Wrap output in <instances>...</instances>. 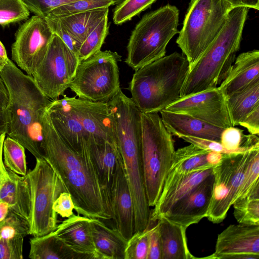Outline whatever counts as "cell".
I'll return each instance as SVG.
<instances>
[{
	"mask_svg": "<svg viewBox=\"0 0 259 259\" xmlns=\"http://www.w3.org/2000/svg\"><path fill=\"white\" fill-rule=\"evenodd\" d=\"M79 63L78 56L54 34L45 56L31 76L42 93L56 100L69 88Z\"/></svg>",
	"mask_w": 259,
	"mask_h": 259,
	"instance_id": "10",
	"label": "cell"
},
{
	"mask_svg": "<svg viewBox=\"0 0 259 259\" xmlns=\"http://www.w3.org/2000/svg\"><path fill=\"white\" fill-rule=\"evenodd\" d=\"M164 109L186 114L221 128L232 126L226 96L219 87L181 98Z\"/></svg>",
	"mask_w": 259,
	"mask_h": 259,
	"instance_id": "13",
	"label": "cell"
},
{
	"mask_svg": "<svg viewBox=\"0 0 259 259\" xmlns=\"http://www.w3.org/2000/svg\"><path fill=\"white\" fill-rule=\"evenodd\" d=\"M53 208L62 218H68L73 214L74 204L70 194L66 191L61 193L55 201Z\"/></svg>",
	"mask_w": 259,
	"mask_h": 259,
	"instance_id": "44",
	"label": "cell"
},
{
	"mask_svg": "<svg viewBox=\"0 0 259 259\" xmlns=\"http://www.w3.org/2000/svg\"><path fill=\"white\" fill-rule=\"evenodd\" d=\"M9 116L7 109H0V135L6 134L9 130Z\"/></svg>",
	"mask_w": 259,
	"mask_h": 259,
	"instance_id": "47",
	"label": "cell"
},
{
	"mask_svg": "<svg viewBox=\"0 0 259 259\" xmlns=\"http://www.w3.org/2000/svg\"><path fill=\"white\" fill-rule=\"evenodd\" d=\"M29 11L46 18L54 9L63 5L62 0H22Z\"/></svg>",
	"mask_w": 259,
	"mask_h": 259,
	"instance_id": "41",
	"label": "cell"
},
{
	"mask_svg": "<svg viewBox=\"0 0 259 259\" xmlns=\"http://www.w3.org/2000/svg\"><path fill=\"white\" fill-rule=\"evenodd\" d=\"M233 8L245 7L258 10L259 9V0H227Z\"/></svg>",
	"mask_w": 259,
	"mask_h": 259,
	"instance_id": "46",
	"label": "cell"
},
{
	"mask_svg": "<svg viewBox=\"0 0 259 259\" xmlns=\"http://www.w3.org/2000/svg\"><path fill=\"white\" fill-rule=\"evenodd\" d=\"M156 0H123L116 7L113 20L116 25L121 24L147 9Z\"/></svg>",
	"mask_w": 259,
	"mask_h": 259,
	"instance_id": "37",
	"label": "cell"
},
{
	"mask_svg": "<svg viewBox=\"0 0 259 259\" xmlns=\"http://www.w3.org/2000/svg\"><path fill=\"white\" fill-rule=\"evenodd\" d=\"M236 155L223 154L213 167L214 181L206 217L214 224L225 219L242 183L243 172L234 167Z\"/></svg>",
	"mask_w": 259,
	"mask_h": 259,
	"instance_id": "12",
	"label": "cell"
},
{
	"mask_svg": "<svg viewBox=\"0 0 259 259\" xmlns=\"http://www.w3.org/2000/svg\"><path fill=\"white\" fill-rule=\"evenodd\" d=\"M259 79V51L253 50L239 55L227 76L219 86L228 97Z\"/></svg>",
	"mask_w": 259,
	"mask_h": 259,
	"instance_id": "23",
	"label": "cell"
},
{
	"mask_svg": "<svg viewBox=\"0 0 259 259\" xmlns=\"http://www.w3.org/2000/svg\"><path fill=\"white\" fill-rule=\"evenodd\" d=\"M90 224L97 259H124L127 241L118 230L97 219L90 218Z\"/></svg>",
	"mask_w": 259,
	"mask_h": 259,
	"instance_id": "24",
	"label": "cell"
},
{
	"mask_svg": "<svg viewBox=\"0 0 259 259\" xmlns=\"http://www.w3.org/2000/svg\"><path fill=\"white\" fill-rule=\"evenodd\" d=\"M150 226L134 232L127 241L124 259H147Z\"/></svg>",
	"mask_w": 259,
	"mask_h": 259,
	"instance_id": "38",
	"label": "cell"
},
{
	"mask_svg": "<svg viewBox=\"0 0 259 259\" xmlns=\"http://www.w3.org/2000/svg\"><path fill=\"white\" fill-rule=\"evenodd\" d=\"M29 12L22 0H0V26L26 20Z\"/></svg>",
	"mask_w": 259,
	"mask_h": 259,
	"instance_id": "36",
	"label": "cell"
},
{
	"mask_svg": "<svg viewBox=\"0 0 259 259\" xmlns=\"http://www.w3.org/2000/svg\"><path fill=\"white\" fill-rule=\"evenodd\" d=\"M11 209L10 205L6 202H0V222L3 221Z\"/></svg>",
	"mask_w": 259,
	"mask_h": 259,
	"instance_id": "51",
	"label": "cell"
},
{
	"mask_svg": "<svg viewBox=\"0 0 259 259\" xmlns=\"http://www.w3.org/2000/svg\"><path fill=\"white\" fill-rule=\"evenodd\" d=\"M0 76L9 94L8 136L35 158H44L42 121L52 100L42 93L32 76L25 74L11 60L0 69Z\"/></svg>",
	"mask_w": 259,
	"mask_h": 259,
	"instance_id": "2",
	"label": "cell"
},
{
	"mask_svg": "<svg viewBox=\"0 0 259 259\" xmlns=\"http://www.w3.org/2000/svg\"><path fill=\"white\" fill-rule=\"evenodd\" d=\"M30 230L29 221L11 209L6 218L0 222V239H24L30 235Z\"/></svg>",
	"mask_w": 259,
	"mask_h": 259,
	"instance_id": "33",
	"label": "cell"
},
{
	"mask_svg": "<svg viewBox=\"0 0 259 259\" xmlns=\"http://www.w3.org/2000/svg\"><path fill=\"white\" fill-rule=\"evenodd\" d=\"M28 257L32 259H76L81 256L67 247L53 232L30 240Z\"/></svg>",
	"mask_w": 259,
	"mask_h": 259,
	"instance_id": "30",
	"label": "cell"
},
{
	"mask_svg": "<svg viewBox=\"0 0 259 259\" xmlns=\"http://www.w3.org/2000/svg\"><path fill=\"white\" fill-rule=\"evenodd\" d=\"M223 154L219 152L210 151L206 156V159L208 163L215 166L222 160Z\"/></svg>",
	"mask_w": 259,
	"mask_h": 259,
	"instance_id": "48",
	"label": "cell"
},
{
	"mask_svg": "<svg viewBox=\"0 0 259 259\" xmlns=\"http://www.w3.org/2000/svg\"><path fill=\"white\" fill-rule=\"evenodd\" d=\"M53 33L58 35L77 56L81 44L77 42L61 24L59 19L54 17L45 18Z\"/></svg>",
	"mask_w": 259,
	"mask_h": 259,
	"instance_id": "40",
	"label": "cell"
},
{
	"mask_svg": "<svg viewBox=\"0 0 259 259\" xmlns=\"http://www.w3.org/2000/svg\"><path fill=\"white\" fill-rule=\"evenodd\" d=\"M159 112L165 127L172 135L179 138L194 137L220 141L223 128L209 124L184 113L165 109Z\"/></svg>",
	"mask_w": 259,
	"mask_h": 259,
	"instance_id": "22",
	"label": "cell"
},
{
	"mask_svg": "<svg viewBox=\"0 0 259 259\" xmlns=\"http://www.w3.org/2000/svg\"><path fill=\"white\" fill-rule=\"evenodd\" d=\"M257 185H259V148L254 149L251 152L236 200L247 195Z\"/></svg>",
	"mask_w": 259,
	"mask_h": 259,
	"instance_id": "39",
	"label": "cell"
},
{
	"mask_svg": "<svg viewBox=\"0 0 259 259\" xmlns=\"http://www.w3.org/2000/svg\"><path fill=\"white\" fill-rule=\"evenodd\" d=\"M116 229L127 241L134 233V205L122 158L119 160L109 186Z\"/></svg>",
	"mask_w": 259,
	"mask_h": 259,
	"instance_id": "16",
	"label": "cell"
},
{
	"mask_svg": "<svg viewBox=\"0 0 259 259\" xmlns=\"http://www.w3.org/2000/svg\"><path fill=\"white\" fill-rule=\"evenodd\" d=\"M92 159L100 177L108 189L121 155L116 143L104 141L89 143Z\"/></svg>",
	"mask_w": 259,
	"mask_h": 259,
	"instance_id": "27",
	"label": "cell"
},
{
	"mask_svg": "<svg viewBox=\"0 0 259 259\" xmlns=\"http://www.w3.org/2000/svg\"><path fill=\"white\" fill-rule=\"evenodd\" d=\"M23 240L0 239V259L22 258Z\"/></svg>",
	"mask_w": 259,
	"mask_h": 259,
	"instance_id": "42",
	"label": "cell"
},
{
	"mask_svg": "<svg viewBox=\"0 0 259 259\" xmlns=\"http://www.w3.org/2000/svg\"><path fill=\"white\" fill-rule=\"evenodd\" d=\"M114 4L115 0H73L54 9L47 17H59L98 9L109 8Z\"/></svg>",
	"mask_w": 259,
	"mask_h": 259,
	"instance_id": "35",
	"label": "cell"
},
{
	"mask_svg": "<svg viewBox=\"0 0 259 259\" xmlns=\"http://www.w3.org/2000/svg\"><path fill=\"white\" fill-rule=\"evenodd\" d=\"M208 259H259V225L232 224L218 234Z\"/></svg>",
	"mask_w": 259,
	"mask_h": 259,
	"instance_id": "14",
	"label": "cell"
},
{
	"mask_svg": "<svg viewBox=\"0 0 259 259\" xmlns=\"http://www.w3.org/2000/svg\"><path fill=\"white\" fill-rule=\"evenodd\" d=\"M35 159L34 167L25 177L30 194V235L38 237L56 229L57 214L53 204L60 194L66 190L50 164L43 158Z\"/></svg>",
	"mask_w": 259,
	"mask_h": 259,
	"instance_id": "9",
	"label": "cell"
},
{
	"mask_svg": "<svg viewBox=\"0 0 259 259\" xmlns=\"http://www.w3.org/2000/svg\"><path fill=\"white\" fill-rule=\"evenodd\" d=\"M232 205L234 217L239 224L259 225V185L245 196L237 199Z\"/></svg>",
	"mask_w": 259,
	"mask_h": 259,
	"instance_id": "31",
	"label": "cell"
},
{
	"mask_svg": "<svg viewBox=\"0 0 259 259\" xmlns=\"http://www.w3.org/2000/svg\"><path fill=\"white\" fill-rule=\"evenodd\" d=\"M3 161L11 171L22 176H26L27 166L25 148L9 136L5 138L3 149Z\"/></svg>",
	"mask_w": 259,
	"mask_h": 259,
	"instance_id": "32",
	"label": "cell"
},
{
	"mask_svg": "<svg viewBox=\"0 0 259 259\" xmlns=\"http://www.w3.org/2000/svg\"><path fill=\"white\" fill-rule=\"evenodd\" d=\"M108 12L109 8H102L56 18L74 39L81 45Z\"/></svg>",
	"mask_w": 259,
	"mask_h": 259,
	"instance_id": "28",
	"label": "cell"
},
{
	"mask_svg": "<svg viewBox=\"0 0 259 259\" xmlns=\"http://www.w3.org/2000/svg\"><path fill=\"white\" fill-rule=\"evenodd\" d=\"M121 58L116 52L100 50L79 61L69 88L80 99L107 103L120 89Z\"/></svg>",
	"mask_w": 259,
	"mask_h": 259,
	"instance_id": "8",
	"label": "cell"
},
{
	"mask_svg": "<svg viewBox=\"0 0 259 259\" xmlns=\"http://www.w3.org/2000/svg\"><path fill=\"white\" fill-rule=\"evenodd\" d=\"M47 111L55 129L67 144L77 150L88 144V135L64 97L52 101Z\"/></svg>",
	"mask_w": 259,
	"mask_h": 259,
	"instance_id": "20",
	"label": "cell"
},
{
	"mask_svg": "<svg viewBox=\"0 0 259 259\" xmlns=\"http://www.w3.org/2000/svg\"><path fill=\"white\" fill-rule=\"evenodd\" d=\"M189 63L177 52L135 70L128 90L141 113H158L181 98Z\"/></svg>",
	"mask_w": 259,
	"mask_h": 259,
	"instance_id": "3",
	"label": "cell"
},
{
	"mask_svg": "<svg viewBox=\"0 0 259 259\" xmlns=\"http://www.w3.org/2000/svg\"><path fill=\"white\" fill-rule=\"evenodd\" d=\"M212 174L213 168H211L165 181L161 194L151 211L150 221H157L177 201Z\"/></svg>",
	"mask_w": 259,
	"mask_h": 259,
	"instance_id": "21",
	"label": "cell"
},
{
	"mask_svg": "<svg viewBox=\"0 0 259 259\" xmlns=\"http://www.w3.org/2000/svg\"><path fill=\"white\" fill-rule=\"evenodd\" d=\"M249 9L239 7L230 10L222 30L189 69L181 98L218 87L225 79L239 49Z\"/></svg>",
	"mask_w": 259,
	"mask_h": 259,
	"instance_id": "4",
	"label": "cell"
},
{
	"mask_svg": "<svg viewBox=\"0 0 259 259\" xmlns=\"http://www.w3.org/2000/svg\"><path fill=\"white\" fill-rule=\"evenodd\" d=\"M226 98L232 126L238 125L247 115L259 104V79Z\"/></svg>",
	"mask_w": 259,
	"mask_h": 259,
	"instance_id": "29",
	"label": "cell"
},
{
	"mask_svg": "<svg viewBox=\"0 0 259 259\" xmlns=\"http://www.w3.org/2000/svg\"><path fill=\"white\" fill-rule=\"evenodd\" d=\"M141 126L144 182L150 207L161 194L175 149L172 135L158 113H141Z\"/></svg>",
	"mask_w": 259,
	"mask_h": 259,
	"instance_id": "7",
	"label": "cell"
},
{
	"mask_svg": "<svg viewBox=\"0 0 259 259\" xmlns=\"http://www.w3.org/2000/svg\"><path fill=\"white\" fill-rule=\"evenodd\" d=\"M239 125L246 128L251 135H259V104L257 105Z\"/></svg>",
	"mask_w": 259,
	"mask_h": 259,
	"instance_id": "45",
	"label": "cell"
},
{
	"mask_svg": "<svg viewBox=\"0 0 259 259\" xmlns=\"http://www.w3.org/2000/svg\"><path fill=\"white\" fill-rule=\"evenodd\" d=\"M213 181L212 174L177 201L161 217L186 228L199 223L207 216Z\"/></svg>",
	"mask_w": 259,
	"mask_h": 259,
	"instance_id": "17",
	"label": "cell"
},
{
	"mask_svg": "<svg viewBox=\"0 0 259 259\" xmlns=\"http://www.w3.org/2000/svg\"><path fill=\"white\" fill-rule=\"evenodd\" d=\"M123 0H115V4H117V3L119 4Z\"/></svg>",
	"mask_w": 259,
	"mask_h": 259,
	"instance_id": "52",
	"label": "cell"
},
{
	"mask_svg": "<svg viewBox=\"0 0 259 259\" xmlns=\"http://www.w3.org/2000/svg\"><path fill=\"white\" fill-rule=\"evenodd\" d=\"M209 152L192 144L175 150L165 180L213 168L206 159Z\"/></svg>",
	"mask_w": 259,
	"mask_h": 259,
	"instance_id": "26",
	"label": "cell"
},
{
	"mask_svg": "<svg viewBox=\"0 0 259 259\" xmlns=\"http://www.w3.org/2000/svg\"><path fill=\"white\" fill-rule=\"evenodd\" d=\"M10 60L7 54L6 49L0 41V69L6 65Z\"/></svg>",
	"mask_w": 259,
	"mask_h": 259,
	"instance_id": "50",
	"label": "cell"
},
{
	"mask_svg": "<svg viewBox=\"0 0 259 259\" xmlns=\"http://www.w3.org/2000/svg\"><path fill=\"white\" fill-rule=\"evenodd\" d=\"M161 244V259L197 258L189 249L187 228L176 224L163 217L157 220Z\"/></svg>",
	"mask_w": 259,
	"mask_h": 259,
	"instance_id": "25",
	"label": "cell"
},
{
	"mask_svg": "<svg viewBox=\"0 0 259 259\" xmlns=\"http://www.w3.org/2000/svg\"><path fill=\"white\" fill-rule=\"evenodd\" d=\"M147 259H161V244L158 221H150Z\"/></svg>",
	"mask_w": 259,
	"mask_h": 259,
	"instance_id": "43",
	"label": "cell"
},
{
	"mask_svg": "<svg viewBox=\"0 0 259 259\" xmlns=\"http://www.w3.org/2000/svg\"><path fill=\"white\" fill-rule=\"evenodd\" d=\"M54 34L45 18L32 16L16 32L11 48L12 60L31 76L45 56Z\"/></svg>",
	"mask_w": 259,
	"mask_h": 259,
	"instance_id": "11",
	"label": "cell"
},
{
	"mask_svg": "<svg viewBox=\"0 0 259 259\" xmlns=\"http://www.w3.org/2000/svg\"><path fill=\"white\" fill-rule=\"evenodd\" d=\"M232 9L227 0H191L176 40L190 68L222 30Z\"/></svg>",
	"mask_w": 259,
	"mask_h": 259,
	"instance_id": "6",
	"label": "cell"
},
{
	"mask_svg": "<svg viewBox=\"0 0 259 259\" xmlns=\"http://www.w3.org/2000/svg\"><path fill=\"white\" fill-rule=\"evenodd\" d=\"M53 232L67 247L82 258L97 259L90 218L73 214L58 225Z\"/></svg>",
	"mask_w": 259,
	"mask_h": 259,
	"instance_id": "19",
	"label": "cell"
},
{
	"mask_svg": "<svg viewBox=\"0 0 259 259\" xmlns=\"http://www.w3.org/2000/svg\"><path fill=\"white\" fill-rule=\"evenodd\" d=\"M179 16L178 9L169 4L144 15L130 37L126 64L135 71L164 56L178 33Z\"/></svg>",
	"mask_w": 259,
	"mask_h": 259,
	"instance_id": "5",
	"label": "cell"
},
{
	"mask_svg": "<svg viewBox=\"0 0 259 259\" xmlns=\"http://www.w3.org/2000/svg\"><path fill=\"white\" fill-rule=\"evenodd\" d=\"M63 97L88 135L89 143H116L114 119L107 103L93 102L65 95Z\"/></svg>",
	"mask_w": 259,
	"mask_h": 259,
	"instance_id": "15",
	"label": "cell"
},
{
	"mask_svg": "<svg viewBox=\"0 0 259 259\" xmlns=\"http://www.w3.org/2000/svg\"><path fill=\"white\" fill-rule=\"evenodd\" d=\"M108 15H107L90 33L81 44L78 54L79 61L88 58L101 50L108 33Z\"/></svg>",
	"mask_w": 259,
	"mask_h": 259,
	"instance_id": "34",
	"label": "cell"
},
{
	"mask_svg": "<svg viewBox=\"0 0 259 259\" xmlns=\"http://www.w3.org/2000/svg\"><path fill=\"white\" fill-rule=\"evenodd\" d=\"M9 103V98L7 89L0 88V109H7Z\"/></svg>",
	"mask_w": 259,
	"mask_h": 259,
	"instance_id": "49",
	"label": "cell"
},
{
	"mask_svg": "<svg viewBox=\"0 0 259 259\" xmlns=\"http://www.w3.org/2000/svg\"><path fill=\"white\" fill-rule=\"evenodd\" d=\"M44 159L63 182L77 214L92 219L113 218L109 192L91 157L89 144L81 149L67 144L54 126L47 109L42 118Z\"/></svg>",
	"mask_w": 259,
	"mask_h": 259,
	"instance_id": "1",
	"label": "cell"
},
{
	"mask_svg": "<svg viewBox=\"0 0 259 259\" xmlns=\"http://www.w3.org/2000/svg\"><path fill=\"white\" fill-rule=\"evenodd\" d=\"M6 134L0 135V202H7L11 209L29 222L30 194L28 181L7 168L4 162L3 145Z\"/></svg>",
	"mask_w": 259,
	"mask_h": 259,
	"instance_id": "18",
	"label": "cell"
}]
</instances>
